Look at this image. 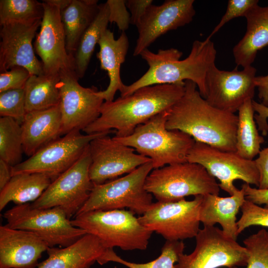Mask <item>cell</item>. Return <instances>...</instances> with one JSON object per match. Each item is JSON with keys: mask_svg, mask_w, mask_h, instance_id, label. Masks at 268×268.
I'll return each mask as SVG.
<instances>
[{"mask_svg": "<svg viewBox=\"0 0 268 268\" xmlns=\"http://www.w3.org/2000/svg\"><path fill=\"white\" fill-rule=\"evenodd\" d=\"M185 82L183 95L167 110L166 128L186 133L195 141L235 152L238 116L212 106L194 82Z\"/></svg>", "mask_w": 268, "mask_h": 268, "instance_id": "cell-1", "label": "cell"}, {"mask_svg": "<svg viewBox=\"0 0 268 268\" xmlns=\"http://www.w3.org/2000/svg\"><path fill=\"white\" fill-rule=\"evenodd\" d=\"M185 84L144 86L130 95L104 101L100 116L83 132L92 134L114 130L116 137L129 136L138 126L175 104L184 93Z\"/></svg>", "mask_w": 268, "mask_h": 268, "instance_id": "cell-2", "label": "cell"}, {"mask_svg": "<svg viewBox=\"0 0 268 268\" xmlns=\"http://www.w3.org/2000/svg\"><path fill=\"white\" fill-rule=\"evenodd\" d=\"M182 52L175 48L159 49L156 53L148 49L140 54L148 64L147 70L138 79L125 85L121 96L132 94L142 87L155 84H175L186 80L194 82L201 95L206 97L205 78L216 55L214 43L210 39L196 40L189 56L180 60Z\"/></svg>", "mask_w": 268, "mask_h": 268, "instance_id": "cell-3", "label": "cell"}, {"mask_svg": "<svg viewBox=\"0 0 268 268\" xmlns=\"http://www.w3.org/2000/svg\"><path fill=\"white\" fill-rule=\"evenodd\" d=\"M167 110L138 126L130 135L113 138L133 148L138 154L150 159L153 169L187 162L195 143L188 134L166 128Z\"/></svg>", "mask_w": 268, "mask_h": 268, "instance_id": "cell-4", "label": "cell"}, {"mask_svg": "<svg viewBox=\"0 0 268 268\" xmlns=\"http://www.w3.org/2000/svg\"><path fill=\"white\" fill-rule=\"evenodd\" d=\"M131 210H94L76 214L72 224L98 238L108 248L124 251L146 249L152 232Z\"/></svg>", "mask_w": 268, "mask_h": 268, "instance_id": "cell-5", "label": "cell"}, {"mask_svg": "<svg viewBox=\"0 0 268 268\" xmlns=\"http://www.w3.org/2000/svg\"><path fill=\"white\" fill-rule=\"evenodd\" d=\"M145 190L157 201H173L187 196L219 195L215 178L202 165L185 162L153 169L145 182Z\"/></svg>", "mask_w": 268, "mask_h": 268, "instance_id": "cell-6", "label": "cell"}, {"mask_svg": "<svg viewBox=\"0 0 268 268\" xmlns=\"http://www.w3.org/2000/svg\"><path fill=\"white\" fill-rule=\"evenodd\" d=\"M153 169L151 161L123 177L94 185L89 198L76 214L127 208L134 214L142 215L153 203L152 195L144 187L146 178Z\"/></svg>", "mask_w": 268, "mask_h": 268, "instance_id": "cell-7", "label": "cell"}, {"mask_svg": "<svg viewBox=\"0 0 268 268\" xmlns=\"http://www.w3.org/2000/svg\"><path fill=\"white\" fill-rule=\"evenodd\" d=\"M3 217L7 226L34 233L49 247L68 246L86 234L84 230L73 226L59 207L37 208L27 203L6 210Z\"/></svg>", "mask_w": 268, "mask_h": 268, "instance_id": "cell-8", "label": "cell"}, {"mask_svg": "<svg viewBox=\"0 0 268 268\" xmlns=\"http://www.w3.org/2000/svg\"><path fill=\"white\" fill-rule=\"evenodd\" d=\"M114 130L83 134L73 130L42 147L29 158L12 167V176L23 173H40L53 181L74 165L94 139Z\"/></svg>", "mask_w": 268, "mask_h": 268, "instance_id": "cell-9", "label": "cell"}, {"mask_svg": "<svg viewBox=\"0 0 268 268\" xmlns=\"http://www.w3.org/2000/svg\"><path fill=\"white\" fill-rule=\"evenodd\" d=\"M202 195L191 201H157L138 217L146 228L161 235L166 241L195 238L200 228V211Z\"/></svg>", "mask_w": 268, "mask_h": 268, "instance_id": "cell-10", "label": "cell"}, {"mask_svg": "<svg viewBox=\"0 0 268 268\" xmlns=\"http://www.w3.org/2000/svg\"><path fill=\"white\" fill-rule=\"evenodd\" d=\"M89 145L78 161L54 180L41 196L31 203L37 208H61L70 219L89 197L94 184L89 176Z\"/></svg>", "mask_w": 268, "mask_h": 268, "instance_id": "cell-11", "label": "cell"}, {"mask_svg": "<svg viewBox=\"0 0 268 268\" xmlns=\"http://www.w3.org/2000/svg\"><path fill=\"white\" fill-rule=\"evenodd\" d=\"M196 247L190 254L182 253L174 268H219L246 266L245 246L226 236L218 227L204 226L195 237Z\"/></svg>", "mask_w": 268, "mask_h": 268, "instance_id": "cell-12", "label": "cell"}, {"mask_svg": "<svg viewBox=\"0 0 268 268\" xmlns=\"http://www.w3.org/2000/svg\"><path fill=\"white\" fill-rule=\"evenodd\" d=\"M187 161L203 166L220 181V189L230 196L239 190L234 185L236 180L259 187L260 174L254 160L245 159L236 152L225 151L208 144L195 141Z\"/></svg>", "mask_w": 268, "mask_h": 268, "instance_id": "cell-13", "label": "cell"}, {"mask_svg": "<svg viewBox=\"0 0 268 268\" xmlns=\"http://www.w3.org/2000/svg\"><path fill=\"white\" fill-rule=\"evenodd\" d=\"M59 73L62 135L73 130L83 131L100 116L104 100L96 87H84L78 83L74 69Z\"/></svg>", "mask_w": 268, "mask_h": 268, "instance_id": "cell-14", "label": "cell"}, {"mask_svg": "<svg viewBox=\"0 0 268 268\" xmlns=\"http://www.w3.org/2000/svg\"><path fill=\"white\" fill-rule=\"evenodd\" d=\"M257 70L251 66L242 70H220L213 64L205 78L206 100L212 106L235 113L255 94Z\"/></svg>", "mask_w": 268, "mask_h": 268, "instance_id": "cell-15", "label": "cell"}, {"mask_svg": "<svg viewBox=\"0 0 268 268\" xmlns=\"http://www.w3.org/2000/svg\"><path fill=\"white\" fill-rule=\"evenodd\" d=\"M91 164L89 176L94 185L103 184L129 174L151 162L148 157L108 135L93 139L89 144Z\"/></svg>", "mask_w": 268, "mask_h": 268, "instance_id": "cell-16", "label": "cell"}, {"mask_svg": "<svg viewBox=\"0 0 268 268\" xmlns=\"http://www.w3.org/2000/svg\"><path fill=\"white\" fill-rule=\"evenodd\" d=\"M44 15L33 47L41 59L45 74L74 69L73 56L66 49L65 35L61 17V8L52 0H43Z\"/></svg>", "mask_w": 268, "mask_h": 268, "instance_id": "cell-17", "label": "cell"}, {"mask_svg": "<svg viewBox=\"0 0 268 268\" xmlns=\"http://www.w3.org/2000/svg\"><path fill=\"white\" fill-rule=\"evenodd\" d=\"M194 0H166L160 5H151L136 26L138 37L134 56L140 53L161 36L190 23L196 11Z\"/></svg>", "mask_w": 268, "mask_h": 268, "instance_id": "cell-18", "label": "cell"}, {"mask_svg": "<svg viewBox=\"0 0 268 268\" xmlns=\"http://www.w3.org/2000/svg\"><path fill=\"white\" fill-rule=\"evenodd\" d=\"M42 20L24 23H10L1 26L0 71L16 67L25 68L31 75L44 74L43 65L35 55L33 39Z\"/></svg>", "mask_w": 268, "mask_h": 268, "instance_id": "cell-19", "label": "cell"}, {"mask_svg": "<svg viewBox=\"0 0 268 268\" xmlns=\"http://www.w3.org/2000/svg\"><path fill=\"white\" fill-rule=\"evenodd\" d=\"M114 250L96 236L86 233L73 244L62 248L49 247L48 258L37 268H90L110 262Z\"/></svg>", "mask_w": 268, "mask_h": 268, "instance_id": "cell-20", "label": "cell"}, {"mask_svg": "<svg viewBox=\"0 0 268 268\" xmlns=\"http://www.w3.org/2000/svg\"><path fill=\"white\" fill-rule=\"evenodd\" d=\"M49 248L33 232L0 226V268H35Z\"/></svg>", "mask_w": 268, "mask_h": 268, "instance_id": "cell-21", "label": "cell"}, {"mask_svg": "<svg viewBox=\"0 0 268 268\" xmlns=\"http://www.w3.org/2000/svg\"><path fill=\"white\" fill-rule=\"evenodd\" d=\"M21 127L24 152L30 157L62 135L60 105L26 113Z\"/></svg>", "mask_w": 268, "mask_h": 268, "instance_id": "cell-22", "label": "cell"}, {"mask_svg": "<svg viewBox=\"0 0 268 268\" xmlns=\"http://www.w3.org/2000/svg\"><path fill=\"white\" fill-rule=\"evenodd\" d=\"M98 44L100 50L96 56L101 68L107 71L109 78L107 88L99 91V94L104 101L110 102L114 100L117 91L122 92L126 85L122 81L120 69L129 49V39L125 32L115 39L114 33L107 29L102 34Z\"/></svg>", "mask_w": 268, "mask_h": 268, "instance_id": "cell-23", "label": "cell"}, {"mask_svg": "<svg viewBox=\"0 0 268 268\" xmlns=\"http://www.w3.org/2000/svg\"><path fill=\"white\" fill-rule=\"evenodd\" d=\"M245 201L242 188L227 197L204 195L200 211V222L203 226H213L219 223L226 236L236 240L239 235L236 215Z\"/></svg>", "mask_w": 268, "mask_h": 268, "instance_id": "cell-24", "label": "cell"}, {"mask_svg": "<svg viewBox=\"0 0 268 268\" xmlns=\"http://www.w3.org/2000/svg\"><path fill=\"white\" fill-rule=\"evenodd\" d=\"M245 17L246 31L233 49L237 67L243 68L252 66L258 52L268 46V5H256Z\"/></svg>", "mask_w": 268, "mask_h": 268, "instance_id": "cell-25", "label": "cell"}, {"mask_svg": "<svg viewBox=\"0 0 268 268\" xmlns=\"http://www.w3.org/2000/svg\"><path fill=\"white\" fill-rule=\"evenodd\" d=\"M97 0H71L61 11L67 53L73 56L82 35L97 15Z\"/></svg>", "mask_w": 268, "mask_h": 268, "instance_id": "cell-26", "label": "cell"}, {"mask_svg": "<svg viewBox=\"0 0 268 268\" xmlns=\"http://www.w3.org/2000/svg\"><path fill=\"white\" fill-rule=\"evenodd\" d=\"M52 181L49 176L40 173H23L12 176L0 191V210L10 202L19 205L35 201Z\"/></svg>", "mask_w": 268, "mask_h": 268, "instance_id": "cell-27", "label": "cell"}, {"mask_svg": "<svg viewBox=\"0 0 268 268\" xmlns=\"http://www.w3.org/2000/svg\"><path fill=\"white\" fill-rule=\"evenodd\" d=\"M60 73L31 75L24 87L26 113L48 109L60 104Z\"/></svg>", "mask_w": 268, "mask_h": 268, "instance_id": "cell-28", "label": "cell"}, {"mask_svg": "<svg viewBox=\"0 0 268 268\" xmlns=\"http://www.w3.org/2000/svg\"><path fill=\"white\" fill-rule=\"evenodd\" d=\"M252 99L246 101L239 109L236 134V152L242 157L254 160L264 142L255 121Z\"/></svg>", "mask_w": 268, "mask_h": 268, "instance_id": "cell-29", "label": "cell"}, {"mask_svg": "<svg viewBox=\"0 0 268 268\" xmlns=\"http://www.w3.org/2000/svg\"><path fill=\"white\" fill-rule=\"evenodd\" d=\"M109 23L108 5L100 3L97 15L81 37L73 55L74 70L78 78L85 75L95 46Z\"/></svg>", "mask_w": 268, "mask_h": 268, "instance_id": "cell-30", "label": "cell"}, {"mask_svg": "<svg viewBox=\"0 0 268 268\" xmlns=\"http://www.w3.org/2000/svg\"><path fill=\"white\" fill-rule=\"evenodd\" d=\"M24 152L21 125L6 117L0 118V159L11 167L22 161Z\"/></svg>", "mask_w": 268, "mask_h": 268, "instance_id": "cell-31", "label": "cell"}, {"mask_svg": "<svg viewBox=\"0 0 268 268\" xmlns=\"http://www.w3.org/2000/svg\"><path fill=\"white\" fill-rule=\"evenodd\" d=\"M42 2L36 0H0V25L24 23L42 20Z\"/></svg>", "mask_w": 268, "mask_h": 268, "instance_id": "cell-32", "label": "cell"}, {"mask_svg": "<svg viewBox=\"0 0 268 268\" xmlns=\"http://www.w3.org/2000/svg\"><path fill=\"white\" fill-rule=\"evenodd\" d=\"M185 248L182 241H166L159 256L150 262L146 263L129 262L118 256L115 252L111 256V262L119 263L128 268H174Z\"/></svg>", "mask_w": 268, "mask_h": 268, "instance_id": "cell-33", "label": "cell"}, {"mask_svg": "<svg viewBox=\"0 0 268 268\" xmlns=\"http://www.w3.org/2000/svg\"><path fill=\"white\" fill-rule=\"evenodd\" d=\"M243 243L248 253L246 268H268V231L261 229L245 238Z\"/></svg>", "mask_w": 268, "mask_h": 268, "instance_id": "cell-34", "label": "cell"}, {"mask_svg": "<svg viewBox=\"0 0 268 268\" xmlns=\"http://www.w3.org/2000/svg\"><path fill=\"white\" fill-rule=\"evenodd\" d=\"M26 111L24 89L8 90L0 92V117H9L20 125Z\"/></svg>", "mask_w": 268, "mask_h": 268, "instance_id": "cell-35", "label": "cell"}, {"mask_svg": "<svg viewBox=\"0 0 268 268\" xmlns=\"http://www.w3.org/2000/svg\"><path fill=\"white\" fill-rule=\"evenodd\" d=\"M240 209L242 215L237 221L238 235L250 226L268 227V206L262 207L246 200Z\"/></svg>", "mask_w": 268, "mask_h": 268, "instance_id": "cell-36", "label": "cell"}, {"mask_svg": "<svg viewBox=\"0 0 268 268\" xmlns=\"http://www.w3.org/2000/svg\"><path fill=\"white\" fill-rule=\"evenodd\" d=\"M258 3V0H229L225 13L206 39H210L212 36L232 19L245 17L249 10Z\"/></svg>", "mask_w": 268, "mask_h": 268, "instance_id": "cell-37", "label": "cell"}, {"mask_svg": "<svg viewBox=\"0 0 268 268\" xmlns=\"http://www.w3.org/2000/svg\"><path fill=\"white\" fill-rule=\"evenodd\" d=\"M31 75L28 70L21 67H16L8 70L0 72V92L8 90L24 89Z\"/></svg>", "mask_w": 268, "mask_h": 268, "instance_id": "cell-38", "label": "cell"}, {"mask_svg": "<svg viewBox=\"0 0 268 268\" xmlns=\"http://www.w3.org/2000/svg\"><path fill=\"white\" fill-rule=\"evenodd\" d=\"M124 0H108L110 23H115L122 32H125L131 24V15Z\"/></svg>", "mask_w": 268, "mask_h": 268, "instance_id": "cell-39", "label": "cell"}, {"mask_svg": "<svg viewBox=\"0 0 268 268\" xmlns=\"http://www.w3.org/2000/svg\"><path fill=\"white\" fill-rule=\"evenodd\" d=\"M152 3V0H126V6L131 15V24L136 26Z\"/></svg>", "mask_w": 268, "mask_h": 268, "instance_id": "cell-40", "label": "cell"}, {"mask_svg": "<svg viewBox=\"0 0 268 268\" xmlns=\"http://www.w3.org/2000/svg\"><path fill=\"white\" fill-rule=\"evenodd\" d=\"M258 155L254 160L260 174L258 188L268 189V146L260 150Z\"/></svg>", "mask_w": 268, "mask_h": 268, "instance_id": "cell-41", "label": "cell"}, {"mask_svg": "<svg viewBox=\"0 0 268 268\" xmlns=\"http://www.w3.org/2000/svg\"><path fill=\"white\" fill-rule=\"evenodd\" d=\"M242 188L245 192V199L257 205L266 204L268 206V189L253 188L244 183Z\"/></svg>", "mask_w": 268, "mask_h": 268, "instance_id": "cell-42", "label": "cell"}, {"mask_svg": "<svg viewBox=\"0 0 268 268\" xmlns=\"http://www.w3.org/2000/svg\"><path fill=\"white\" fill-rule=\"evenodd\" d=\"M252 105L255 112V119L258 125V130L262 132L263 135H266L268 133V106H266L261 103L256 102L253 99Z\"/></svg>", "mask_w": 268, "mask_h": 268, "instance_id": "cell-43", "label": "cell"}, {"mask_svg": "<svg viewBox=\"0 0 268 268\" xmlns=\"http://www.w3.org/2000/svg\"><path fill=\"white\" fill-rule=\"evenodd\" d=\"M254 83L258 90L260 103L268 106V74L265 76H256Z\"/></svg>", "mask_w": 268, "mask_h": 268, "instance_id": "cell-44", "label": "cell"}, {"mask_svg": "<svg viewBox=\"0 0 268 268\" xmlns=\"http://www.w3.org/2000/svg\"><path fill=\"white\" fill-rule=\"evenodd\" d=\"M12 167L0 159V191L9 182L12 177Z\"/></svg>", "mask_w": 268, "mask_h": 268, "instance_id": "cell-45", "label": "cell"}]
</instances>
